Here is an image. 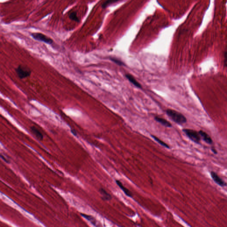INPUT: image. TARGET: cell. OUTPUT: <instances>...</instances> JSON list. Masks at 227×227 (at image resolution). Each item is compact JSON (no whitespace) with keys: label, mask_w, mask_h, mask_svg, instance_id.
<instances>
[{"label":"cell","mask_w":227,"mask_h":227,"mask_svg":"<svg viewBox=\"0 0 227 227\" xmlns=\"http://www.w3.org/2000/svg\"><path fill=\"white\" fill-rule=\"evenodd\" d=\"M168 116L173 121L178 124L182 125L187 122L186 117L181 113L172 109H168L166 111Z\"/></svg>","instance_id":"6da1fadb"},{"label":"cell","mask_w":227,"mask_h":227,"mask_svg":"<svg viewBox=\"0 0 227 227\" xmlns=\"http://www.w3.org/2000/svg\"><path fill=\"white\" fill-rule=\"evenodd\" d=\"M183 131L191 141L196 144L200 143L201 137L199 132L189 129H184Z\"/></svg>","instance_id":"7a4b0ae2"},{"label":"cell","mask_w":227,"mask_h":227,"mask_svg":"<svg viewBox=\"0 0 227 227\" xmlns=\"http://www.w3.org/2000/svg\"><path fill=\"white\" fill-rule=\"evenodd\" d=\"M15 72L17 76L21 79L26 78L30 76L31 74V71L28 67L19 65L15 69Z\"/></svg>","instance_id":"3957f363"},{"label":"cell","mask_w":227,"mask_h":227,"mask_svg":"<svg viewBox=\"0 0 227 227\" xmlns=\"http://www.w3.org/2000/svg\"><path fill=\"white\" fill-rule=\"evenodd\" d=\"M31 35L32 37L35 40L44 42L48 45H52L53 43V40L52 38L42 33H33Z\"/></svg>","instance_id":"277c9868"},{"label":"cell","mask_w":227,"mask_h":227,"mask_svg":"<svg viewBox=\"0 0 227 227\" xmlns=\"http://www.w3.org/2000/svg\"><path fill=\"white\" fill-rule=\"evenodd\" d=\"M211 176L214 182L221 187H224L227 185V184L222 180L216 173L214 171L211 172Z\"/></svg>","instance_id":"5b68a950"},{"label":"cell","mask_w":227,"mask_h":227,"mask_svg":"<svg viewBox=\"0 0 227 227\" xmlns=\"http://www.w3.org/2000/svg\"><path fill=\"white\" fill-rule=\"evenodd\" d=\"M116 183L118 185V187L122 189V191L124 192L126 195L128 197H133V194L132 193V192L129 190L128 189L125 187L124 186L123 184H122V183L120 182L119 180H116Z\"/></svg>","instance_id":"8992f818"},{"label":"cell","mask_w":227,"mask_h":227,"mask_svg":"<svg viewBox=\"0 0 227 227\" xmlns=\"http://www.w3.org/2000/svg\"><path fill=\"white\" fill-rule=\"evenodd\" d=\"M199 133L200 134L201 137V138L202 139L207 143L209 144H212L213 143V140H212V138L210 137V136L208 135L207 133H206L204 131H203L202 130H200L199 131Z\"/></svg>","instance_id":"52a82bcc"},{"label":"cell","mask_w":227,"mask_h":227,"mask_svg":"<svg viewBox=\"0 0 227 227\" xmlns=\"http://www.w3.org/2000/svg\"><path fill=\"white\" fill-rule=\"evenodd\" d=\"M81 215L84 218H86L87 220L89 221L95 227H102L100 226V224L99 223H98V222L96 220V218H94L93 216H92L88 215L85 214H81Z\"/></svg>","instance_id":"ba28073f"},{"label":"cell","mask_w":227,"mask_h":227,"mask_svg":"<svg viewBox=\"0 0 227 227\" xmlns=\"http://www.w3.org/2000/svg\"><path fill=\"white\" fill-rule=\"evenodd\" d=\"M99 192L102 196V199L104 201H108L111 200V196L104 189L101 188L99 189Z\"/></svg>","instance_id":"9c48e42d"},{"label":"cell","mask_w":227,"mask_h":227,"mask_svg":"<svg viewBox=\"0 0 227 227\" xmlns=\"http://www.w3.org/2000/svg\"><path fill=\"white\" fill-rule=\"evenodd\" d=\"M155 119L157 122H158V123L161 124L162 125L164 126H165V127H172V124H171L170 122H168L167 120L164 119V118H163L160 117L158 116H156L155 117Z\"/></svg>","instance_id":"30bf717a"},{"label":"cell","mask_w":227,"mask_h":227,"mask_svg":"<svg viewBox=\"0 0 227 227\" xmlns=\"http://www.w3.org/2000/svg\"><path fill=\"white\" fill-rule=\"evenodd\" d=\"M31 131L32 133L36 137V138H38L39 140H40V141L43 140V138H44L43 135H42L41 132L38 129H37L35 126H33L31 127Z\"/></svg>","instance_id":"8fae6325"},{"label":"cell","mask_w":227,"mask_h":227,"mask_svg":"<svg viewBox=\"0 0 227 227\" xmlns=\"http://www.w3.org/2000/svg\"><path fill=\"white\" fill-rule=\"evenodd\" d=\"M126 77L127 78V79L132 83L135 86L137 87H138V88H141V85L138 82V81L134 78V77L133 76H132L131 74H127L126 75Z\"/></svg>","instance_id":"7c38bea8"},{"label":"cell","mask_w":227,"mask_h":227,"mask_svg":"<svg viewBox=\"0 0 227 227\" xmlns=\"http://www.w3.org/2000/svg\"><path fill=\"white\" fill-rule=\"evenodd\" d=\"M151 136L157 142L160 144L162 146H164V147H165V148H170V146L168 145L166 143H165L163 141L161 140V139H159L157 137L153 135H151Z\"/></svg>","instance_id":"4fadbf2b"},{"label":"cell","mask_w":227,"mask_h":227,"mask_svg":"<svg viewBox=\"0 0 227 227\" xmlns=\"http://www.w3.org/2000/svg\"><path fill=\"white\" fill-rule=\"evenodd\" d=\"M69 18L71 20L73 21H76L77 22H79V18L78 17L77 15V13L76 12H72L70 14L69 16Z\"/></svg>","instance_id":"5bb4252c"},{"label":"cell","mask_w":227,"mask_h":227,"mask_svg":"<svg viewBox=\"0 0 227 227\" xmlns=\"http://www.w3.org/2000/svg\"><path fill=\"white\" fill-rule=\"evenodd\" d=\"M223 65H224V66L225 67H227V49L226 50L224 54Z\"/></svg>","instance_id":"9a60e30c"},{"label":"cell","mask_w":227,"mask_h":227,"mask_svg":"<svg viewBox=\"0 0 227 227\" xmlns=\"http://www.w3.org/2000/svg\"><path fill=\"white\" fill-rule=\"evenodd\" d=\"M112 61H114L115 63H116L117 64H118L119 65H123V63L121 62L120 60H118L116 59L115 58L111 59Z\"/></svg>","instance_id":"2e32d148"},{"label":"cell","mask_w":227,"mask_h":227,"mask_svg":"<svg viewBox=\"0 0 227 227\" xmlns=\"http://www.w3.org/2000/svg\"><path fill=\"white\" fill-rule=\"evenodd\" d=\"M1 158H2V159H3V160H4V161H5V162H6L7 163H9V160H7V159H6V157H5V156H4L3 155L1 154Z\"/></svg>","instance_id":"e0dca14e"},{"label":"cell","mask_w":227,"mask_h":227,"mask_svg":"<svg viewBox=\"0 0 227 227\" xmlns=\"http://www.w3.org/2000/svg\"><path fill=\"white\" fill-rule=\"evenodd\" d=\"M71 132H72V133L74 135L77 136V131H75V130H74V129L71 130Z\"/></svg>","instance_id":"ac0fdd59"},{"label":"cell","mask_w":227,"mask_h":227,"mask_svg":"<svg viewBox=\"0 0 227 227\" xmlns=\"http://www.w3.org/2000/svg\"><path fill=\"white\" fill-rule=\"evenodd\" d=\"M212 151H213V152H214V154H217V151H216V150H215V149H214V148H213V149H212Z\"/></svg>","instance_id":"d6986e66"}]
</instances>
